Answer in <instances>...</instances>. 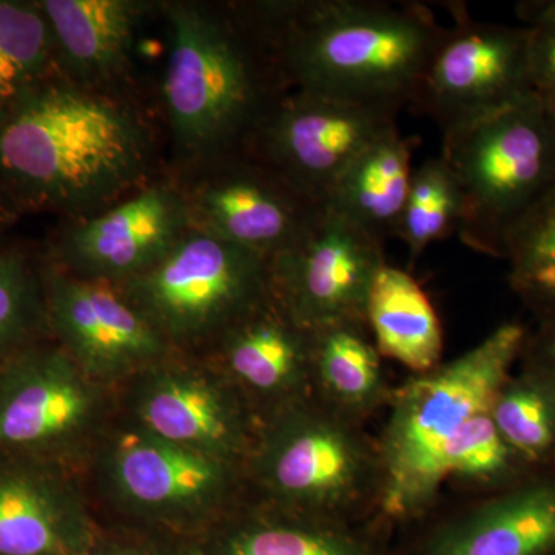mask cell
<instances>
[{"label":"cell","instance_id":"22","mask_svg":"<svg viewBox=\"0 0 555 555\" xmlns=\"http://www.w3.org/2000/svg\"><path fill=\"white\" fill-rule=\"evenodd\" d=\"M366 324L379 356L414 375L443 363V328L437 310L408 270L386 264L367 299Z\"/></svg>","mask_w":555,"mask_h":555},{"label":"cell","instance_id":"16","mask_svg":"<svg viewBox=\"0 0 555 555\" xmlns=\"http://www.w3.org/2000/svg\"><path fill=\"white\" fill-rule=\"evenodd\" d=\"M142 429L153 436L238 465L246 462L255 427L236 393L185 372H159L138 398Z\"/></svg>","mask_w":555,"mask_h":555},{"label":"cell","instance_id":"29","mask_svg":"<svg viewBox=\"0 0 555 555\" xmlns=\"http://www.w3.org/2000/svg\"><path fill=\"white\" fill-rule=\"evenodd\" d=\"M47 320L46 298L28 258L16 248L0 254V363L27 347Z\"/></svg>","mask_w":555,"mask_h":555},{"label":"cell","instance_id":"14","mask_svg":"<svg viewBox=\"0 0 555 555\" xmlns=\"http://www.w3.org/2000/svg\"><path fill=\"white\" fill-rule=\"evenodd\" d=\"M190 229L184 193L150 185L73 224L60 255L73 275L126 283L166 257Z\"/></svg>","mask_w":555,"mask_h":555},{"label":"cell","instance_id":"1","mask_svg":"<svg viewBox=\"0 0 555 555\" xmlns=\"http://www.w3.org/2000/svg\"><path fill=\"white\" fill-rule=\"evenodd\" d=\"M528 332L506 321L462 356L393 387L377 437V524L387 532L426 520L447 488L492 494L540 470L507 447L491 415Z\"/></svg>","mask_w":555,"mask_h":555},{"label":"cell","instance_id":"20","mask_svg":"<svg viewBox=\"0 0 555 555\" xmlns=\"http://www.w3.org/2000/svg\"><path fill=\"white\" fill-rule=\"evenodd\" d=\"M54 51L80 87L119 75L133 51L147 3L134 0H46Z\"/></svg>","mask_w":555,"mask_h":555},{"label":"cell","instance_id":"13","mask_svg":"<svg viewBox=\"0 0 555 555\" xmlns=\"http://www.w3.org/2000/svg\"><path fill=\"white\" fill-rule=\"evenodd\" d=\"M185 199L192 229L269 261L294 246L323 208L247 149L229 155Z\"/></svg>","mask_w":555,"mask_h":555},{"label":"cell","instance_id":"2","mask_svg":"<svg viewBox=\"0 0 555 555\" xmlns=\"http://www.w3.org/2000/svg\"><path fill=\"white\" fill-rule=\"evenodd\" d=\"M244 14L287 87L397 113L414 104L447 30L418 2H266Z\"/></svg>","mask_w":555,"mask_h":555},{"label":"cell","instance_id":"7","mask_svg":"<svg viewBox=\"0 0 555 555\" xmlns=\"http://www.w3.org/2000/svg\"><path fill=\"white\" fill-rule=\"evenodd\" d=\"M124 292L166 339L230 331L272 297L270 261L257 251L190 229Z\"/></svg>","mask_w":555,"mask_h":555},{"label":"cell","instance_id":"6","mask_svg":"<svg viewBox=\"0 0 555 555\" xmlns=\"http://www.w3.org/2000/svg\"><path fill=\"white\" fill-rule=\"evenodd\" d=\"M466 247L505 259L513 230L555 188V113L534 93L443 134Z\"/></svg>","mask_w":555,"mask_h":555},{"label":"cell","instance_id":"26","mask_svg":"<svg viewBox=\"0 0 555 555\" xmlns=\"http://www.w3.org/2000/svg\"><path fill=\"white\" fill-rule=\"evenodd\" d=\"M54 51L40 3L0 0V120L42 86Z\"/></svg>","mask_w":555,"mask_h":555},{"label":"cell","instance_id":"5","mask_svg":"<svg viewBox=\"0 0 555 555\" xmlns=\"http://www.w3.org/2000/svg\"><path fill=\"white\" fill-rule=\"evenodd\" d=\"M246 462L270 505L346 524L377 521V438L315 396L261 420Z\"/></svg>","mask_w":555,"mask_h":555},{"label":"cell","instance_id":"25","mask_svg":"<svg viewBox=\"0 0 555 555\" xmlns=\"http://www.w3.org/2000/svg\"><path fill=\"white\" fill-rule=\"evenodd\" d=\"M492 422L503 441L534 469L555 466V378L521 363L492 401Z\"/></svg>","mask_w":555,"mask_h":555},{"label":"cell","instance_id":"33","mask_svg":"<svg viewBox=\"0 0 555 555\" xmlns=\"http://www.w3.org/2000/svg\"><path fill=\"white\" fill-rule=\"evenodd\" d=\"M553 308H554V306H553ZM547 309H550V308H547ZM545 310H546V309H545ZM542 312H543V310H542ZM539 313H540V312H539Z\"/></svg>","mask_w":555,"mask_h":555},{"label":"cell","instance_id":"12","mask_svg":"<svg viewBox=\"0 0 555 555\" xmlns=\"http://www.w3.org/2000/svg\"><path fill=\"white\" fill-rule=\"evenodd\" d=\"M47 321L87 377H124L163 358L167 339L112 281L50 270L43 281Z\"/></svg>","mask_w":555,"mask_h":555},{"label":"cell","instance_id":"10","mask_svg":"<svg viewBox=\"0 0 555 555\" xmlns=\"http://www.w3.org/2000/svg\"><path fill=\"white\" fill-rule=\"evenodd\" d=\"M385 241L326 206L287 250L270 259L272 294L308 331L361 321L369 295L387 264Z\"/></svg>","mask_w":555,"mask_h":555},{"label":"cell","instance_id":"3","mask_svg":"<svg viewBox=\"0 0 555 555\" xmlns=\"http://www.w3.org/2000/svg\"><path fill=\"white\" fill-rule=\"evenodd\" d=\"M147 166L138 119L80 86H39L0 120V177L38 206L93 210L134 188Z\"/></svg>","mask_w":555,"mask_h":555},{"label":"cell","instance_id":"8","mask_svg":"<svg viewBox=\"0 0 555 555\" xmlns=\"http://www.w3.org/2000/svg\"><path fill=\"white\" fill-rule=\"evenodd\" d=\"M448 9L452 25L444 30L412 104L443 134L534 93L524 25L476 21L460 2L448 3Z\"/></svg>","mask_w":555,"mask_h":555},{"label":"cell","instance_id":"4","mask_svg":"<svg viewBox=\"0 0 555 555\" xmlns=\"http://www.w3.org/2000/svg\"><path fill=\"white\" fill-rule=\"evenodd\" d=\"M169 35L164 102L178 147L192 158L246 150L287 94L258 33L244 13L184 2L169 9Z\"/></svg>","mask_w":555,"mask_h":555},{"label":"cell","instance_id":"31","mask_svg":"<svg viewBox=\"0 0 555 555\" xmlns=\"http://www.w3.org/2000/svg\"><path fill=\"white\" fill-rule=\"evenodd\" d=\"M537 326L529 328L520 363L542 369L555 378V306L535 313Z\"/></svg>","mask_w":555,"mask_h":555},{"label":"cell","instance_id":"11","mask_svg":"<svg viewBox=\"0 0 555 555\" xmlns=\"http://www.w3.org/2000/svg\"><path fill=\"white\" fill-rule=\"evenodd\" d=\"M98 403L62 347H25L0 363V455L46 462L89 429Z\"/></svg>","mask_w":555,"mask_h":555},{"label":"cell","instance_id":"9","mask_svg":"<svg viewBox=\"0 0 555 555\" xmlns=\"http://www.w3.org/2000/svg\"><path fill=\"white\" fill-rule=\"evenodd\" d=\"M397 116L392 109L294 90L278 101L247 150L324 206L347 167L397 129Z\"/></svg>","mask_w":555,"mask_h":555},{"label":"cell","instance_id":"19","mask_svg":"<svg viewBox=\"0 0 555 555\" xmlns=\"http://www.w3.org/2000/svg\"><path fill=\"white\" fill-rule=\"evenodd\" d=\"M82 514L46 462L0 455V555H67Z\"/></svg>","mask_w":555,"mask_h":555},{"label":"cell","instance_id":"28","mask_svg":"<svg viewBox=\"0 0 555 555\" xmlns=\"http://www.w3.org/2000/svg\"><path fill=\"white\" fill-rule=\"evenodd\" d=\"M509 283L532 313L555 306V188L511 233Z\"/></svg>","mask_w":555,"mask_h":555},{"label":"cell","instance_id":"24","mask_svg":"<svg viewBox=\"0 0 555 555\" xmlns=\"http://www.w3.org/2000/svg\"><path fill=\"white\" fill-rule=\"evenodd\" d=\"M266 505L230 539L229 555H396L377 521L346 524Z\"/></svg>","mask_w":555,"mask_h":555},{"label":"cell","instance_id":"30","mask_svg":"<svg viewBox=\"0 0 555 555\" xmlns=\"http://www.w3.org/2000/svg\"><path fill=\"white\" fill-rule=\"evenodd\" d=\"M517 14L528 30L532 91L555 113V0H526Z\"/></svg>","mask_w":555,"mask_h":555},{"label":"cell","instance_id":"32","mask_svg":"<svg viewBox=\"0 0 555 555\" xmlns=\"http://www.w3.org/2000/svg\"><path fill=\"white\" fill-rule=\"evenodd\" d=\"M122 555H142V554H122Z\"/></svg>","mask_w":555,"mask_h":555},{"label":"cell","instance_id":"17","mask_svg":"<svg viewBox=\"0 0 555 555\" xmlns=\"http://www.w3.org/2000/svg\"><path fill=\"white\" fill-rule=\"evenodd\" d=\"M224 358L233 382L268 411L262 420L313 397L312 332L273 294L225 332Z\"/></svg>","mask_w":555,"mask_h":555},{"label":"cell","instance_id":"18","mask_svg":"<svg viewBox=\"0 0 555 555\" xmlns=\"http://www.w3.org/2000/svg\"><path fill=\"white\" fill-rule=\"evenodd\" d=\"M233 466L141 429L116 444L112 474L127 502L145 509L185 511L221 499L235 476Z\"/></svg>","mask_w":555,"mask_h":555},{"label":"cell","instance_id":"21","mask_svg":"<svg viewBox=\"0 0 555 555\" xmlns=\"http://www.w3.org/2000/svg\"><path fill=\"white\" fill-rule=\"evenodd\" d=\"M312 385L318 400L363 425L387 408L393 387L366 323L312 331Z\"/></svg>","mask_w":555,"mask_h":555},{"label":"cell","instance_id":"27","mask_svg":"<svg viewBox=\"0 0 555 555\" xmlns=\"http://www.w3.org/2000/svg\"><path fill=\"white\" fill-rule=\"evenodd\" d=\"M463 198L459 182L441 158L414 169L396 238L403 241L415 264L427 247L459 230Z\"/></svg>","mask_w":555,"mask_h":555},{"label":"cell","instance_id":"15","mask_svg":"<svg viewBox=\"0 0 555 555\" xmlns=\"http://www.w3.org/2000/svg\"><path fill=\"white\" fill-rule=\"evenodd\" d=\"M396 555H555V466L476 496Z\"/></svg>","mask_w":555,"mask_h":555},{"label":"cell","instance_id":"23","mask_svg":"<svg viewBox=\"0 0 555 555\" xmlns=\"http://www.w3.org/2000/svg\"><path fill=\"white\" fill-rule=\"evenodd\" d=\"M415 144L398 127L387 131L347 167L324 206L385 243L396 238L414 173Z\"/></svg>","mask_w":555,"mask_h":555}]
</instances>
